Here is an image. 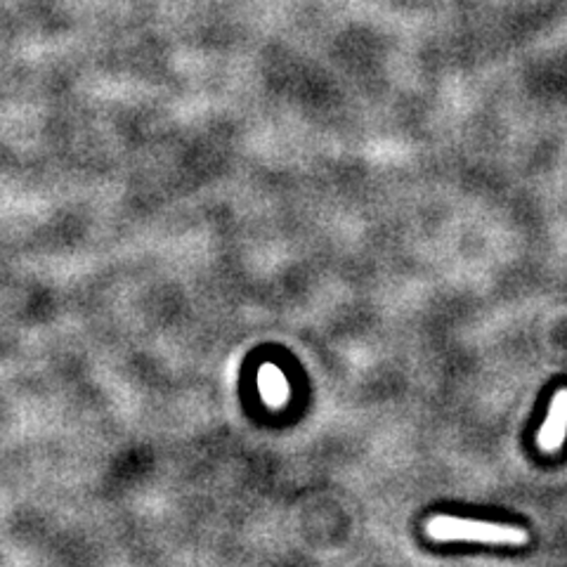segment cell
Segmentation results:
<instances>
[{"label":"cell","instance_id":"6da1fadb","mask_svg":"<svg viewBox=\"0 0 567 567\" xmlns=\"http://www.w3.org/2000/svg\"><path fill=\"white\" fill-rule=\"evenodd\" d=\"M425 535L433 542H475L489 546H525L529 542L523 527L468 520L456 516H435L425 523Z\"/></svg>","mask_w":567,"mask_h":567},{"label":"cell","instance_id":"7a4b0ae2","mask_svg":"<svg viewBox=\"0 0 567 567\" xmlns=\"http://www.w3.org/2000/svg\"><path fill=\"white\" fill-rule=\"evenodd\" d=\"M567 437V388L558 390L548 414L537 433V445L544 454H556Z\"/></svg>","mask_w":567,"mask_h":567},{"label":"cell","instance_id":"3957f363","mask_svg":"<svg viewBox=\"0 0 567 567\" xmlns=\"http://www.w3.org/2000/svg\"><path fill=\"white\" fill-rule=\"evenodd\" d=\"M265 390H268V398L272 400V404H281L289 393L287 383H284L277 369H268V385H265Z\"/></svg>","mask_w":567,"mask_h":567}]
</instances>
